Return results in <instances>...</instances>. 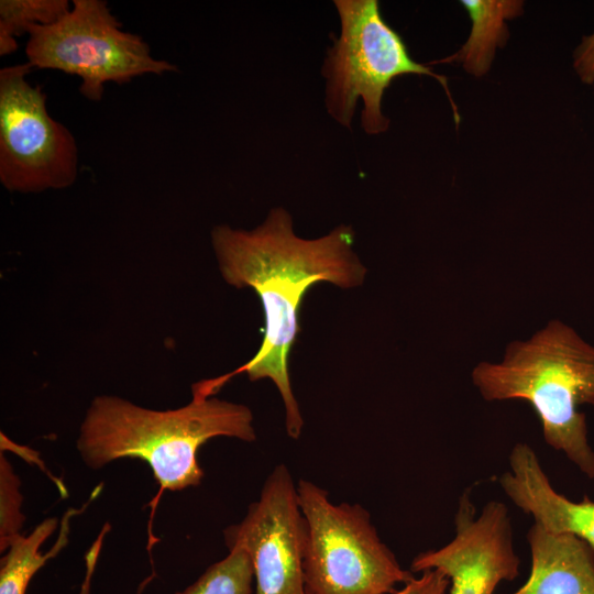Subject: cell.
Wrapping results in <instances>:
<instances>
[{
  "label": "cell",
  "mask_w": 594,
  "mask_h": 594,
  "mask_svg": "<svg viewBox=\"0 0 594 594\" xmlns=\"http://www.w3.org/2000/svg\"><path fill=\"white\" fill-rule=\"evenodd\" d=\"M211 243L223 279L257 294L265 328L254 356L233 372L208 380L209 385L217 392L243 372L251 381L271 380L284 403L286 431L298 439L304 419L292 389L288 361L299 332V308L317 283L341 288L363 284L367 270L353 250V229L340 224L320 238L302 239L295 233L289 212L276 207L250 231L216 226Z\"/></svg>",
  "instance_id": "6da1fadb"
},
{
  "label": "cell",
  "mask_w": 594,
  "mask_h": 594,
  "mask_svg": "<svg viewBox=\"0 0 594 594\" xmlns=\"http://www.w3.org/2000/svg\"><path fill=\"white\" fill-rule=\"evenodd\" d=\"M217 437L254 441L253 414L248 406L212 397L194 384L193 399L168 410L141 407L113 395L95 397L76 447L92 470L120 459L142 460L161 492H176L200 484L198 451Z\"/></svg>",
  "instance_id": "7a4b0ae2"
},
{
  "label": "cell",
  "mask_w": 594,
  "mask_h": 594,
  "mask_svg": "<svg viewBox=\"0 0 594 594\" xmlns=\"http://www.w3.org/2000/svg\"><path fill=\"white\" fill-rule=\"evenodd\" d=\"M471 378L486 402L529 403L546 443L594 479V450L579 410L594 405V345L571 326L550 320L528 339L509 342L501 362L476 364Z\"/></svg>",
  "instance_id": "3957f363"
},
{
  "label": "cell",
  "mask_w": 594,
  "mask_h": 594,
  "mask_svg": "<svg viewBox=\"0 0 594 594\" xmlns=\"http://www.w3.org/2000/svg\"><path fill=\"white\" fill-rule=\"evenodd\" d=\"M340 34L327 51L321 73L326 79V108L331 118L351 129L358 101L363 102L361 124L367 134L388 129L382 112V99L392 81L405 75L436 78L444 88L455 123L457 106L447 78L413 59L400 36L383 18L377 0H334Z\"/></svg>",
  "instance_id": "277c9868"
},
{
  "label": "cell",
  "mask_w": 594,
  "mask_h": 594,
  "mask_svg": "<svg viewBox=\"0 0 594 594\" xmlns=\"http://www.w3.org/2000/svg\"><path fill=\"white\" fill-rule=\"evenodd\" d=\"M297 495L307 594H393L415 574L402 568L360 504H334L307 480L298 481Z\"/></svg>",
  "instance_id": "5b68a950"
},
{
  "label": "cell",
  "mask_w": 594,
  "mask_h": 594,
  "mask_svg": "<svg viewBox=\"0 0 594 594\" xmlns=\"http://www.w3.org/2000/svg\"><path fill=\"white\" fill-rule=\"evenodd\" d=\"M25 55L32 68L79 77V91L90 101L102 99L109 81L125 84L146 74L177 70L155 58L141 36L122 30L103 0H75L54 24L33 28Z\"/></svg>",
  "instance_id": "8992f818"
},
{
  "label": "cell",
  "mask_w": 594,
  "mask_h": 594,
  "mask_svg": "<svg viewBox=\"0 0 594 594\" xmlns=\"http://www.w3.org/2000/svg\"><path fill=\"white\" fill-rule=\"evenodd\" d=\"M31 69L28 62L0 69V183L11 193L64 189L78 174L76 140L50 116Z\"/></svg>",
  "instance_id": "52a82bcc"
},
{
  "label": "cell",
  "mask_w": 594,
  "mask_h": 594,
  "mask_svg": "<svg viewBox=\"0 0 594 594\" xmlns=\"http://www.w3.org/2000/svg\"><path fill=\"white\" fill-rule=\"evenodd\" d=\"M227 547L244 549L254 572V594H307L302 568L304 518L297 484L277 464L244 518L224 529Z\"/></svg>",
  "instance_id": "ba28073f"
},
{
  "label": "cell",
  "mask_w": 594,
  "mask_h": 594,
  "mask_svg": "<svg viewBox=\"0 0 594 594\" xmlns=\"http://www.w3.org/2000/svg\"><path fill=\"white\" fill-rule=\"evenodd\" d=\"M512 518L507 506L490 501L477 513L466 490L454 515V537L439 549L419 552L413 573L436 569L450 580L448 594H494L505 581L519 575Z\"/></svg>",
  "instance_id": "9c48e42d"
},
{
  "label": "cell",
  "mask_w": 594,
  "mask_h": 594,
  "mask_svg": "<svg viewBox=\"0 0 594 594\" xmlns=\"http://www.w3.org/2000/svg\"><path fill=\"white\" fill-rule=\"evenodd\" d=\"M508 462L498 483L512 503L544 530L576 536L594 549V501L574 502L556 491L527 443L515 444Z\"/></svg>",
  "instance_id": "30bf717a"
},
{
  "label": "cell",
  "mask_w": 594,
  "mask_h": 594,
  "mask_svg": "<svg viewBox=\"0 0 594 594\" xmlns=\"http://www.w3.org/2000/svg\"><path fill=\"white\" fill-rule=\"evenodd\" d=\"M531 569L513 594H594V549L570 534L532 524L527 532Z\"/></svg>",
  "instance_id": "8fae6325"
},
{
  "label": "cell",
  "mask_w": 594,
  "mask_h": 594,
  "mask_svg": "<svg viewBox=\"0 0 594 594\" xmlns=\"http://www.w3.org/2000/svg\"><path fill=\"white\" fill-rule=\"evenodd\" d=\"M76 510L69 509L61 521L59 535L50 551L42 553L41 546L54 534L58 520L55 517L42 520L26 536L14 537L1 559L0 594H25L31 579L46 563L56 557L67 544L69 521Z\"/></svg>",
  "instance_id": "7c38bea8"
},
{
  "label": "cell",
  "mask_w": 594,
  "mask_h": 594,
  "mask_svg": "<svg viewBox=\"0 0 594 594\" xmlns=\"http://www.w3.org/2000/svg\"><path fill=\"white\" fill-rule=\"evenodd\" d=\"M472 21L468 42L453 56L433 63L462 62L464 68L475 75H484L493 61L497 46L508 36L505 20L521 12V1L462 0Z\"/></svg>",
  "instance_id": "4fadbf2b"
},
{
  "label": "cell",
  "mask_w": 594,
  "mask_h": 594,
  "mask_svg": "<svg viewBox=\"0 0 594 594\" xmlns=\"http://www.w3.org/2000/svg\"><path fill=\"white\" fill-rule=\"evenodd\" d=\"M70 8L67 0H1L0 55L16 51V36L29 34L35 26L54 24Z\"/></svg>",
  "instance_id": "5bb4252c"
},
{
  "label": "cell",
  "mask_w": 594,
  "mask_h": 594,
  "mask_svg": "<svg viewBox=\"0 0 594 594\" xmlns=\"http://www.w3.org/2000/svg\"><path fill=\"white\" fill-rule=\"evenodd\" d=\"M211 564L191 585L176 594H254V572L248 552L238 546Z\"/></svg>",
  "instance_id": "9a60e30c"
},
{
  "label": "cell",
  "mask_w": 594,
  "mask_h": 594,
  "mask_svg": "<svg viewBox=\"0 0 594 594\" xmlns=\"http://www.w3.org/2000/svg\"><path fill=\"white\" fill-rule=\"evenodd\" d=\"M21 482L9 460L0 457V551L3 553L10 541L20 535L25 516L22 513L23 496Z\"/></svg>",
  "instance_id": "2e32d148"
},
{
  "label": "cell",
  "mask_w": 594,
  "mask_h": 594,
  "mask_svg": "<svg viewBox=\"0 0 594 594\" xmlns=\"http://www.w3.org/2000/svg\"><path fill=\"white\" fill-rule=\"evenodd\" d=\"M450 588L449 578L436 569L425 570L415 574L397 587L393 594H448Z\"/></svg>",
  "instance_id": "e0dca14e"
},
{
  "label": "cell",
  "mask_w": 594,
  "mask_h": 594,
  "mask_svg": "<svg viewBox=\"0 0 594 594\" xmlns=\"http://www.w3.org/2000/svg\"><path fill=\"white\" fill-rule=\"evenodd\" d=\"M574 67L584 82H594V34L585 37L578 48Z\"/></svg>",
  "instance_id": "ac0fdd59"
},
{
  "label": "cell",
  "mask_w": 594,
  "mask_h": 594,
  "mask_svg": "<svg viewBox=\"0 0 594 594\" xmlns=\"http://www.w3.org/2000/svg\"><path fill=\"white\" fill-rule=\"evenodd\" d=\"M110 528L111 527L109 526V524H106L102 527L100 534L97 536L94 543L91 544V547L86 553V557H85L86 575H85V581L80 590V594H89L90 582H91V578H92V574L97 564V560H98L100 550L102 548L106 534L110 530Z\"/></svg>",
  "instance_id": "d6986e66"
}]
</instances>
